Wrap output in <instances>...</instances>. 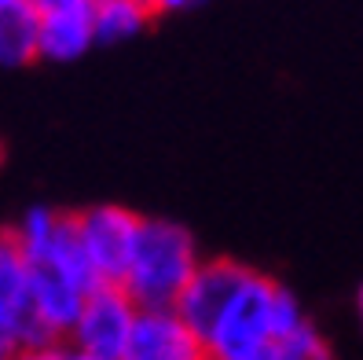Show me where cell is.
Wrapping results in <instances>:
<instances>
[{"label":"cell","mask_w":363,"mask_h":360,"mask_svg":"<svg viewBox=\"0 0 363 360\" xmlns=\"http://www.w3.org/2000/svg\"><path fill=\"white\" fill-rule=\"evenodd\" d=\"M92 45H96L92 4L89 8H70V11L40 15V59L70 62V59H81Z\"/></svg>","instance_id":"cell-9"},{"label":"cell","mask_w":363,"mask_h":360,"mask_svg":"<svg viewBox=\"0 0 363 360\" xmlns=\"http://www.w3.org/2000/svg\"><path fill=\"white\" fill-rule=\"evenodd\" d=\"M37 15H48V11H70V8H89L96 0H30Z\"/></svg>","instance_id":"cell-15"},{"label":"cell","mask_w":363,"mask_h":360,"mask_svg":"<svg viewBox=\"0 0 363 360\" xmlns=\"http://www.w3.org/2000/svg\"><path fill=\"white\" fill-rule=\"evenodd\" d=\"M202 360H209V356H202Z\"/></svg>","instance_id":"cell-23"},{"label":"cell","mask_w":363,"mask_h":360,"mask_svg":"<svg viewBox=\"0 0 363 360\" xmlns=\"http://www.w3.org/2000/svg\"><path fill=\"white\" fill-rule=\"evenodd\" d=\"M0 360H11V346H4V342H0Z\"/></svg>","instance_id":"cell-22"},{"label":"cell","mask_w":363,"mask_h":360,"mask_svg":"<svg viewBox=\"0 0 363 360\" xmlns=\"http://www.w3.org/2000/svg\"><path fill=\"white\" fill-rule=\"evenodd\" d=\"M33 59H40V15L33 4L8 8L0 11V67H30Z\"/></svg>","instance_id":"cell-10"},{"label":"cell","mask_w":363,"mask_h":360,"mask_svg":"<svg viewBox=\"0 0 363 360\" xmlns=\"http://www.w3.org/2000/svg\"><path fill=\"white\" fill-rule=\"evenodd\" d=\"M92 287L96 283L74 276L62 265H48V261L30 265V305H33V316L45 324V331L55 342L74 327L81 302L89 298Z\"/></svg>","instance_id":"cell-6"},{"label":"cell","mask_w":363,"mask_h":360,"mask_svg":"<svg viewBox=\"0 0 363 360\" xmlns=\"http://www.w3.org/2000/svg\"><path fill=\"white\" fill-rule=\"evenodd\" d=\"M268 324H272V346H275V342H283V338H290L301 324H308L301 302H297L283 283L275 287V298H272V320H268Z\"/></svg>","instance_id":"cell-13"},{"label":"cell","mask_w":363,"mask_h":360,"mask_svg":"<svg viewBox=\"0 0 363 360\" xmlns=\"http://www.w3.org/2000/svg\"><path fill=\"white\" fill-rule=\"evenodd\" d=\"M155 15H173V11H184V8H195L199 0H147Z\"/></svg>","instance_id":"cell-17"},{"label":"cell","mask_w":363,"mask_h":360,"mask_svg":"<svg viewBox=\"0 0 363 360\" xmlns=\"http://www.w3.org/2000/svg\"><path fill=\"white\" fill-rule=\"evenodd\" d=\"M140 224H143V217H136L125 206H92V209L74 214L81 250H84V258H89L99 283H121L125 280L133 250H136Z\"/></svg>","instance_id":"cell-4"},{"label":"cell","mask_w":363,"mask_h":360,"mask_svg":"<svg viewBox=\"0 0 363 360\" xmlns=\"http://www.w3.org/2000/svg\"><path fill=\"white\" fill-rule=\"evenodd\" d=\"M67 360H99V356H92V353H84V349H67Z\"/></svg>","instance_id":"cell-18"},{"label":"cell","mask_w":363,"mask_h":360,"mask_svg":"<svg viewBox=\"0 0 363 360\" xmlns=\"http://www.w3.org/2000/svg\"><path fill=\"white\" fill-rule=\"evenodd\" d=\"M199 265H202V258H199L195 236L184 224L162 221V217H151V221L143 217L133 261H129V272H125L121 287L129 290V298L140 309L177 305L180 290L199 272Z\"/></svg>","instance_id":"cell-1"},{"label":"cell","mask_w":363,"mask_h":360,"mask_svg":"<svg viewBox=\"0 0 363 360\" xmlns=\"http://www.w3.org/2000/svg\"><path fill=\"white\" fill-rule=\"evenodd\" d=\"M272 276L257 268H242L239 283L228 294L220 316L213 320L206 334V356L209 360H242L272 346V298H275Z\"/></svg>","instance_id":"cell-2"},{"label":"cell","mask_w":363,"mask_h":360,"mask_svg":"<svg viewBox=\"0 0 363 360\" xmlns=\"http://www.w3.org/2000/svg\"><path fill=\"white\" fill-rule=\"evenodd\" d=\"M242 360H275V346L261 349V353H253V356H242Z\"/></svg>","instance_id":"cell-19"},{"label":"cell","mask_w":363,"mask_h":360,"mask_svg":"<svg viewBox=\"0 0 363 360\" xmlns=\"http://www.w3.org/2000/svg\"><path fill=\"white\" fill-rule=\"evenodd\" d=\"M11 360H67V349L59 342H40V346H15Z\"/></svg>","instance_id":"cell-14"},{"label":"cell","mask_w":363,"mask_h":360,"mask_svg":"<svg viewBox=\"0 0 363 360\" xmlns=\"http://www.w3.org/2000/svg\"><path fill=\"white\" fill-rule=\"evenodd\" d=\"M18 4H26V0H0V11H8V8H18Z\"/></svg>","instance_id":"cell-21"},{"label":"cell","mask_w":363,"mask_h":360,"mask_svg":"<svg viewBox=\"0 0 363 360\" xmlns=\"http://www.w3.org/2000/svg\"><path fill=\"white\" fill-rule=\"evenodd\" d=\"M275 360H334V349L312 324H301L290 338L275 342Z\"/></svg>","instance_id":"cell-12"},{"label":"cell","mask_w":363,"mask_h":360,"mask_svg":"<svg viewBox=\"0 0 363 360\" xmlns=\"http://www.w3.org/2000/svg\"><path fill=\"white\" fill-rule=\"evenodd\" d=\"M136 312L140 305L129 298V290L121 283H96L89 298L81 302V312L74 327L67 331V338L74 349H84L99 360H121L136 324Z\"/></svg>","instance_id":"cell-3"},{"label":"cell","mask_w":363,"mask_h":360,"mask_svg":"<svg viewBox=\"0 0 363 360\" xmlns=\"http://www.w3.org/2000/svg\"><path fill=\"white\" fill-rule=\"evenodd\" d=\"M151 4L147 0H96L92 23H96V45H121L136 37L151 23Z\"/></svg>","instance_id":"cell-11"},{"label":"cell","mask_w":363,"mask_h":360,"mask_svg":"<svg viewBox=\"0 0 363 360\" xmlns=\"http://www.w3.org/2000/svg\"><path fill=\"white\" fill-rule=\"evenodd\" d=\"M356 312H359V324H363V287L356 290Z\"/></svg>","instance_id":"cell-20"},{"label":"cell","mask_w":363,"mask_h":360,"mask_svg":"<svg viewBox=\"0 0 363 360\" xmlns=\"http://www.w3.org/2000/svg\"><path fill=\"white\" fill-rule=\"evenodd\" d=\"M0 342L15 349V312L8 305H0Z\"/></svg>","instance_id":"cell-16"},{"label":"cell","mask_w":363,"mask_h":360,"mask_svg":"<svg viewBox=\"0 0 363 360\" xmlns=\"http://www.w3.org/2000/svg\"><path fill=\"white\" fill-rule=\"evenodd\" d=\"M202 338L187 327L173 305L140 309L121 360H202Z\"/></svg>","instance_id":"cell-5"},{"label":"cell","mask_w":363,"mask_h":360,"mask_svg":"<svg viewBox=\"0 0 363 360\" xmlns=\"http://www.w3.org/2000/svg\"><path fill=\"white\" fill-rule=\"evenodd\" d=\"M242 268H246V265H239V261H202L199 272H195V276L187 280V287L180 290V298H177L173 309L184 316L187 327L195 331L202 342H206L213 320L220 316L228 294L235 290V283H239Z\"/></svg>","instance_id":"cell-8"},{"label":"cell","mask_w":363,"mask_h":360,"mask_svg":"<svg viewBox=\"0 0 363 360\" xmlns=\"http://www.w3.org/2000/svg\"><path fill=\"white\" fill-rule=\"evenodd\" d=\"M0 305L15 312V346L55 342L30 305V258L18 246L15 231H0Z\"/></svg>","instance_id":"cell-7"}]
</instances>
